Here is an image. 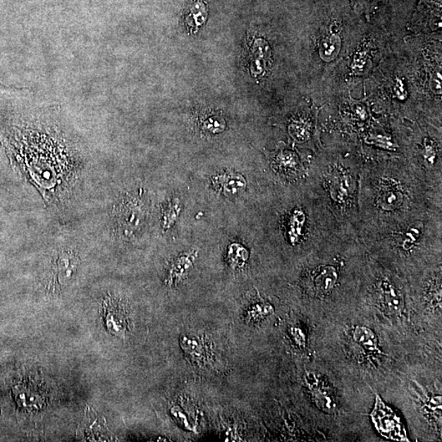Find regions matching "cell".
Masks as SVG:
<instances>
[{
    "label": "cell",
    "mask_w": 442,
    "mask_h": 442,
    "mask_svg": "<svg viewBox=\"0 0 442 442\" xmlns=\"http://www.w3.org/2000/svg\"><path fill=\"white\" fill-rule=\"evenodd\" d=\"M292 335L295 340V342H296L297 345H305V335L302 332V330L295 328L292 330Z\"/></svg>",
    "instance_id": "obj_24"
},
{
    "label": "cell",
    "mask_w": 442,
    "mask_h": 442,
    "mask_svg": "<svg viewBox=\"0 0 442 442\" xmlns=\"http://www.w3.org/2000/svg\"><path fill=\"white\" fill-rule=\"evenodd\" d=\"M362 166L341 156L314 164L309 180L314 195L327 208L345 235L357 238Z\"/></svg>",
    "instance_id": "obj_2"
},
{
    "label": "cell",
    "mask_w": 442,
    "mask_h": 442,
    "mask_svg": "<svg viewBox=\"0 0 442 442\" xmlns=\"http://www.w3.org/2000/svg\"><path fill=\"white\" fill-rule=\"evenodd\" d=\"M0 89H7V90L13 89L15 90H27L28 88H18V87H14V86H6L0 83Z\"/></svg>",
    "instance_id": "obj_25"
},
{
    "label": "cell",
    "mask_w": 442,
    "mask_h": 442,
    "mask_svg": "<svg viewBox=\"0 0 442 442\" xmlns=\"http://www.w3.org/2000/svg\"><path fill=\"white\" fill-rule=\"evenodd\" d=\"M180 212L181 203L176 198L167 204L164 211V216H162V227H164V230H169L174 225L178 218H179Z\"/></svg>",
    "instance_id": "obj_18"
},
{
    "label": "cell",
    "mask_w": 442,
    "mask_h": 442,
    "mask_svg": "<svg viewBox=\"0 0 442 442\" xmlns=\"http://www.w3.org/2000/svg\"><path fill=\"white\" fill-rule=\"evenodd\" d=\"M273 307L270 304L266 302L257 303L253 305L250 309H249L248 318L251 319H260L270 316L273 313Z\"/></svg>",
    "instance_id": "obj_22"
},
{
    "label": "cell",
    "mask_w": 442,
    "mask_h": 442,
    "mask_svg": "<svg viewBox=\"0 0 442 442\" xmlns=\"http://www.w3.org/2000/svg\"><path fill=\"white\" fill-rule=\"evenodd\" d=\"M197 256V251L192 250L183 253L178 257L171 263L168 274H167V286L171 287L176 286L178 283H180L182 279L189 273L192 266H194Z\"/></svg>",
    "instance_id": "obj_9"
},
{
    "label": "cell",
    "mask_w": 442,
    "mask_h": 442,
    "mask_svg": "<svg viewBox=\"0 0 442 442\" xmlns=\"http://www.w3.org/2000/svg\"><path fill=\"white\" fill-rule=\"evenodd\" d=\"M338 271L332 265L321 264L314 267L309 274L311 286L314 294L318 296H328L334 291L338 282Z\"/></svg>",
    "instance_id": "obj_6"
},
{
    "label": "cell",
    "mask_w": 442,
    "mask_h": 442,
    "mask_svg": "<svg viewBox=\"0 0 442 442\" xmlns=\"http://www.w3.org/2000/svg\"><path fill=\"white\" fill-rule=\"evenodd\" d=\"M387 1L388 0H350L355 11L364 13L368 19L376 9Z\"/></svg>",
    "instance_id": "obj_20"
},
{
    "label": "cell",
    "mask_w": 442,
    "mask_h": 442,
    "mask_svg": "<svg viewBox=\"0 0 442 442\" xmlns=\"http://www.w3.org/2000/svg\"><path fill=\"white\" fill-rule=\"evenodd\" d=\"M435 211H441V194L430 190L410 165L362 166L357 238Z\"/></svg>",
    "instance_id": "obj_1"
},
{
    "label": "cell",
    "mask_w": 442,
    "mask_h": 442,
    "mask_svg": "<svg viewBox=\"0 0 442 442\" xmlns=\"http://www.w3.org/2000/svg\"><path fill=\"white\" fill-rule=\"evenodd\" d=\"M211 183L217 192L226 197L240 195L247 188L245 178L231 171L215 175L211 178Z\"/></svg>",
    "instance_id": "obj_8"
},
{
    "label": "cell",
    "mask_w": 442,
    "mask_h": 442,
    "mask_svg": "<svg viewBox=\"0 0 442 442\" xmlns=\"http://www.w3.org/2000/svg\"><path fill=\"white\" fill-rule=\"evenodd\" d=\"M270 47L262 39H258L253 44L251 50V72L254 76L262 75L267 68L270 59Z\"/></svg>",
    "instance_id": "obj_12"
},
{
    "label": "cell",
    "mask_w": 442,
    "mask_h": 442,
    "mask_svg": "<svg viewBox=\"0 0 442 442\" xmlns=\"http://www.w3.org/2000/svg\"><path fill=\"white\" fill-rule=\"evenodd\" d=\"M376 286L379 297L382 298L383 303L388 307L390 312H398L403 307V295L395 284L388 278L379 279Z\"/></svg>",
    "instance_id": "obj_10"
},
{
    "label": "cell",
    "mask_w": 442,
    "mask_h": 442,
    "mask_svg": "<svg viewBox=\"0 0 442 442\" xmlns=\"http://www.w3.org/2000/svg\"><path fill=\"white\" fill-rule=\"evenodd\" d=\"M78 257L72 252L61 253L56 262L55 276L62 286L68 284L78 267Z\"/></svg>",
    "instance_id": "obj_11"
},
{
    "label": "cell",
    "mask_w": 442,
    "mask_h": 442,
    "mask_svg": "<svg viewBox=\"0 0 442 442\" xmlns=\"http://www.w3.org/2000/svg\"><path fill=\"white\" fill-rule=\"evenodd\" d=\"M319 383L316 387L312 388L314 392V398L318 407L324 411V412H330L334 409L333 399L328 392L323 389H320Z\"/></svg>",
    "instance_id": "obj_19"
},
{
    "label": "cell",
    "mask_w": 442,
    "mask_h": 442,
    "mask_svg": "<svg viewBox=\"0 0 442 442\" xmlns=\"http://www.w3.org/2000/svg\"><path fill=\"white\" fill-rule=\"evenodd\" d=\"M30 388H28L29 393L27 389L24 388V386L22 387H18L17 389V393L19 394L18 403L25 407H34L38 408L42 405L44 403V398L42 396V393L39 392L38 388H32V386H30Z\"/></svg>",
    "instance_id": "obj_16"
},
{
    "label": "cell",
    "mask_w": 442,
    "mask_h": 442,
    "mask_svg": "<svg viewBox=\"0 0 442 442\" xmlns=\"http://www.w3.org/2000/svg\"><path fill=\"white\" fill-rule=\"evenodd\" d=\"M374 255L395 261L441 254V211L424 213L382 231L357 238Z\"/></svg>",
    "instance_id": "obj_3"
},
{
    "label": "cell",
    "mask_w": 442,
    "mask_h": 442,
    "mask_svg": "<svg viewBox=\"0 0 442 442\" xmlns=\"http://www.w3.org/2000/svg\"><path fill=\"white\" fill-rule=\"evenodd\" d=\"M321 108L313 105L292 120L289 125V133L293 138L302 145H311L313 150L322 147L320 144L319 131L318 129V114Z\"/></svg>",
    "instance_id": "obj_4"
},
{
    "label": "cell",
    "mask_w": 442,
    "mask_h": 442,
    "mask_svg": "<svg viewBox=\"0 0 442 442\" xmlns=\"http://www.w3.org/2000/svg\"><path fill=\"white\" fill-rule=\"evenodd\" d=\"M102 317L108 331L116 336L123 337L128 331V312L123 302L113 298H106L101 307Z\"/></svg>",
    "instance_id": "obj_5"
},
{
    "label": "cell",
    "mask_w": 442,
    "mask_h": 442,
    "mask_svg": "<svg viewBox=\"0 0 442 442\" xmlns=\"http://www.w3.org/2000/svg\"><path fill=\"white\" fill-rule=\"evenodd\" d=\"M367 144L373 145L381 149L395 151L399 146L393 143L391 137L387 135L372 134L367 139Z\"/></svg>",
    "instance_id": "obj_21"
},
{
    "label": "cell",
    "mask_w": 442,
    "mask_h": 442,
    "mask_svg": "<svg viewBox=\"0 0 442 442\" xmlns=\"http://www.w3.org/2000/svg\"><path fill=\"white\" fill-rule=\"evenodd\" d=\"M145 216L144 205L136 198H127L125 202L121 205L118 211L120 226L125 228V232L132 233L142 225Z\"/></svg>",
    "instance_id": "obj_7"
},
{
    "label": "cell",
    "mask_w": 442,
    "mask_h": 442,
    "mask_svg": "<svg viewBox=\"0 0 442 442\" xmlns=\"http://www.w3.org/2000/svg\"><path fill=\"white\" fill-rule=\"evenodd\" d=\"M340 49H341V39L336 33L329 32L320 40V57L324 61H332L336 58Z\"/></svg>",
    "instance_id": "obj_13"
},
{
    "label": "cell",
    "mask_w": 442,
    "mask_h": 442,
    "mask_svg": "<svg viewBox=\"0 0 442 442\" xmlns=\"http://www.w3.org/2000/svg\"><path fill=\"white\" fill-rule=\"evenodd\" d=\"M249 259V252L245 247L240 243H232L228 247L227 260L233 269H241L246 265Z\"/></svg>",
    "instance_id": "obj_15"
},
{
    "label": "cell",
    "mask_w": 442,
    "mask_h": 442,
    "mask_svg": "<svg viewBox=\"0 0 442 442\" xmlns=\"http://www.w3.org/2000/svg\"><path fill=\"white\" fill-rule=\"evenodd\" d=\"M225 121L216 118H211L203 123V129L212 134L221 133L225 129Z\"/></svg>",
    "instance_id": "obj_23"
},
{
    "label": "cell",
    "mask_w": 442,
    "mask_h": 442,
    "mask_svg": "<svg viewBox=\"0 0 442 442\" xmlns=\"http://www.w3.org/2000/svg\"><path fill=\"white\" fill-rule=\"evenodd\" d=\"M352 338L355 342L369 350L377 348V339L374 333L367 327L358 326L352 331Z\"/></svg>",
    "instance_id": "obj_17"
},
{
    "label": "cell",
    "mask_w": 442,
    "mask_h": 442,
    "mask_svg": "<svg viewBox=\"0 0 442 442\" xmlns=\"http://www.w3.org/2000/svg\"><path fill=\"white\" fill-rule=\"evenodd\" d=\"M181 348L192 360L198 364H202L207 359L206 350L202 343L196 338L182 337L180 339Z\"/></svg>",
    "instance_id": "obj_14"
}]
</instances>
